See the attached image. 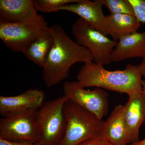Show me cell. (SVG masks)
Wrapping results in <instances>:
<instances>
[{
  "mask_svg": "<svg viewBox=\"0 0 145 145\" xmlns=\"http://www.w3.org/2000/svg\"><path fill=\"white\" fill-rule=\"evenodd\" d=\"M123 105H117L104 121L99 137L109 145H127L132 143L123 115Z\"/></svg>",
  "mask_w": 145,
  "mask_h": 145,
  "instance_id": "obj_12",
  "label": "cell"
},
{
  "mask_svg": "<svg viewBox=\"0 0 145 145\" xmlns=\"http://www.w3.org/2000/svg\"><path fill=\"white\" fill-rule=\"evenodd\" d=\"M37 12L34 0L0 1V20L47 26L44 19Z\"/></svg>",
  "mask_w": 145,
  "mask_h": 145,
  "instance_id": "obj_10",
  "label": "cell"
},
{
  "mask_svg": "<svg viewBox=\"0 0 145 145\" xmlns=\"http://www.w3.org/2000/svg\"><path fill=\"white\" fill-rule=\"evenodd\" d=\"M137 20L145 24V0H129Z\"/></svg>",
  "mask_w": 145,
  "mask_h": 145,
  "instance_id": "obj_19",
  "label": "cell"
},
{
  "mask_svg": "<svg viewBox=\"0 0 145 145\" xmlns=\"http://www.w3.org/2000/svg\"><path fill=\"white\" fill-rule=\"evenodd\" d=\"M71 33L77 43L90 51L93 62L103 66L112 62V54L118 42L93 28L80 18L72 24Z\"/></svg>",
  "mask_w": 145,
  "mask_h": 145,
  "instance_id": "obj_5",
  "label": "cell"
},
{
  "mask_svg": "<svg viewBox=\"0 0 145 145\" xmlns=\"http://www.w3.org/2000/svg\"><path fill=\"white\" fill-rule=\"evenodd\" d=\"M64 95L101 119L107 114L108 93L105 89L96 88L92 90L86 89L77 81H67L63 87Z\"/></svg>",
  "mask_w": 145,
  "mask_h": 145,
  "instance_id": "obj_8",
  "label": "cell"
},
{
  "mask_svg": "<svg viewBox=\"0 0 145 145\" xmlns=\"http://www.w3.org/2000/svg\"><path fill=\"white\" fill-rule=\"evenodd\" d=\"M53 37L49 27L26 50L23 54L29 59L43 68L47 56L53 44Z\"/></svg>",
  "mask_w": 145,
  "mask_h": 145,
  "instance_id": "obj_16",
  "label": "cell"
},
{
  "mask_svg": "<svg viewBox=\"0 0 145 145\" xmlns=\"http://www.w3.org/2000/svg\"><path fill=\"white\" fill-rule=\"evenodd\" d=\"M67 100L64 95L44 102L36 111L40 142L46 145H59L63 138L66 126L63 107Z\"/></svg>",
  "mask_w": 145,
  "mask_h": 145,
  "instance_id": "obj_4",
  "label": "cell"
},
{
  "mask_svg": "<svg viewBox=\"0 0 145 145\" xmlns=\"http://www.w3.org/2000/svg\"><path fill=\"white\" fill-rule=\"evenodd\" d=\"M145 55V31H137L120 39L111 55L112 62H119Z\"/></svg>",
  "mask_w": 145,
  "mask_h": 145,
  "instance_id": "obj_14",
  "label": "cell"
},
{
  "mask_svg": "<svg viewBox=\"0 0 145 145\" xmlns=\"http://www.w3.org/2000/svg\"><path fill=\"white\" fill-rule=\"evenodd\" d=\"M0 145H46L41 142L35 143L29 142H14L0 139Z\"/></svg>",
  "mask_w": 145,
  "mask_h": 145,
  "instance_id": "obj_21",
  "label": "cell"
},
{
  "mask_svg": "<svg viewBox=\"0 0 145 145\" xmlns=\"http://www.w3.org/2000/svg\"><path fill=\"white\" fill-rule=\"evenodd\" d=\"M36 110L0 119V139L14 142H40L36 121Z\"/></svg>",
  "mask_w": 145,
  "mask_h": 145,
  "instance_id": "obj_6",
  "label": "cell"
},
{
  "mask_svg": "<svg viewBox=\"0 0 145 145\" xmlns=\"http://www.w3.org/2000/svg\"><path fill=\"white\" fill-rule=\"evenodd\" d=\"M49 29L54 41L42 68V78L46 86L51 87L68 77L73 65L92 63L93 59L90 51L72 40L60 25Z\"/></svg>",
  "mask_w": 145,
  "mask_h": 145,
  "instance_id": "obj_1",
  "label": "cell"
},
{
  "mask_svg": "<svg viewBox=\"0 0 145 145\" xmlns=\"http://www.w3.org/2000/svg\"><path fill=\"white\" fill-rule=\"evenodd\" d=\"M45 94L38 89H29L15 96H0V114L3 117L38 110L44 103Z\"/></svg>",
  "mask_w": 145,
  "mask_h": 145,
  "instance_id": "obj_9",
  "label": "cell"
},
{
  "mask_svg": "<svg viewBox=\"0 0 145 145\" xmlns=\"http://www.w3.org/2000/svg\"><path fill=\"white\" fill-rule=\"evenodd\" d=\"M106 26L108 35L118 42L123 37L137 31L140 22L134 15L110 13L106 16Z\"/></svg>",
  "mask_w": 145,
  "mask_h": 145,
  "instance_id": "obj_15",
  "label": "cell"
},
{
  "mask_svg": "<svg viewBox=\"0 0 145 145\" xmlns=\"http://www.w3.org/2000/svg\"><path fill=\"white\" fill-rule=\"evenodd\" d=\"M94 62L84 64L76 78L84 88L96 87L121 93L128 97L142 91V75L137 66L127 65L123 70L109 71Z\"/></svg>",
  "mask_w": 145,
  "mask_h": 145,
  "instance_id": "obj_2",
  "label": "cell"
},
{
  "mask_svg": "<svg viewBox=\"0 0 145 145\" xmlns=\"http://www.w3.org/2000/svg\"><path fill=\"white\" fill-rule=\"evenodd\" d=\"M66 126L59 145H77L100 135L104 121L90 112L68 100L63 107Z\"/></svg>",
  "mask_w": 145,
  "mask_h": 145,
  "instance_id": "obj_3",
  "label": "cell"
},
{
  "mask_svg": "<svg viewBox=\"0 0 145 145\" xmlns=\"http://www.w3.org/2000/svg\"><path fill=\"white\" fill-rule=\"evenodd\" d=\"M128 97L127 102L123 105V115L133 143L139 140L140 128L145 121V94L142 91Z\"/></svg>",
  "mask_w": 145,
  "mask_h": 145,
  "instance_id": "obj_13",
  "label": "cell"
},
{
  "mask_svg": "<svg viewBox=\"0 0 145 145\" xmlns=\"http://www.w3.org/2000/svg\"><path fill=\"white\" fill-rule=\"evenodd\" d=\"M142 59V62L137 66L140 72L142 73L143 77H144L145 79V55Z\"/></svg>",
  "mask_w": 145,
  "mask_h": 145,
  "instance_id": "obj_22",
  "label": "cell"
},
{
  "mask_svg": "<svg viewBox=\"0 0 145 145\" xmlns=\"http://www.w3.org/2000/svg\"><path fill=\"white\" fill-rule=\"evenodd\" d=\"M103 6L102 0H80L78 3L63 6L58 10L75 13L93 28L108 36L106 16H105L103 11Z\"/></svg>",
  "mask_w": 145,
  "mask_h": 145,
  "instance_id": "obj_11",
  "label": "cell"
},
{
  "mask_svg": "<svg viewBox=\"0 0 145 145\" xmlns=\"http://www.w3.org/2000/svg\"><path fill=\"white\" fill-rule=\"evenodd\" d=\"M48 27L37 24L0 20V39L9 49L23 54Z\"/></svg>",
  "mask_w": 145,
  "mask_h": 145,
  "instance_id": "obj_7",
  "label": "cell"
},
{
  "mask_svg": "<svg viewBox=\"0 0 145 145\" xmlns=\"http://www.w3.org/2000/svg\"><path fill=\"white\" fill-rule=\"evenodd\" d=\"M129 145H145V138L143 140H138L137 141L133 142Z\"/></svg>",
  "mask_w": 145,
  "mask_h": 145,
  "instance_id": "obj_23",
  "label": "cell"
},
{
  "mask_svg": "<svg viewBox=\"0 0 145 145\" xmlns=\"http://www.w3.org/2000/svg\"><path fill=\"white\" fill-rule=\"evenodd\" d=\"M80 0H34V5L37 11L43 13L57 12L58 9L66 5L74 3Z\"/></svg>",
  "mask_w": 145,
  "mask_h": 145,
  "instance_id": "obj_17",
  "label": "cell"
},
{
  "mask_svg": "<svg viewBox=\"0 0 145 145\" xmlns=\"http://www.w3.org/2000/svg\"><path fill=\"white\" fill-rule=\"evenodd\" d=\"M77 145H109L101 137H93L88 140H85Z\"/></svg>",
  "mask_w": 145,
  "mask_h": 145,
  "instance_id": "obj_20",
  "label": "cell"
},
{
  "mask_svg": "<svg viewBox=\"0 0 145 145\" xmlns=\"http://www.w3.org/2000/svg\"><path fill=\"white\" fill-rule=\"evenodd\" d=\"M142 90L143 93L145 94V79L143 80L142 82Z\"/></svg>",
  "mask_w": 145,
  "mask_h": 145,
  "instance_id": "obj_24",
  "label": "cell"
},
{
  "mask_svg": "<svg viewBox=\"0 0 145 145\" xmlns=\"http://www.w3.org/2000/svg\"><path fill=\"white\" fill-rule=\"evenodd\" d=\"M102 2L104 6L106 7L112 14L134 15L132 6L129 0H102Z\"/></svg>",
  "mask_w": 145,
  "mask_h": 145,
  "instance_id": "obj_18",
  "label": "cell"
}]
</instances>
